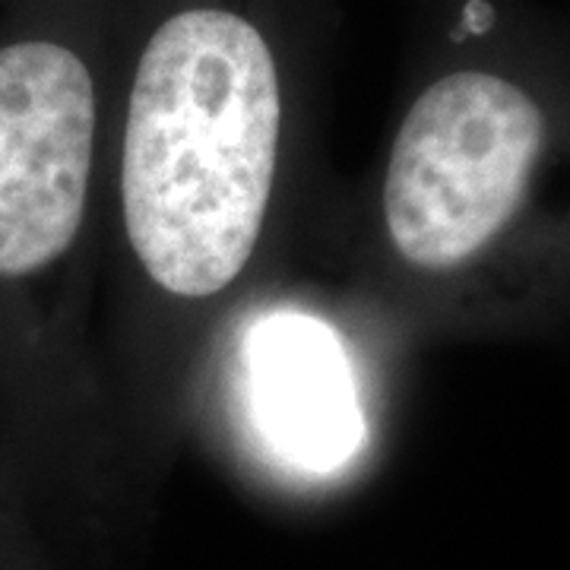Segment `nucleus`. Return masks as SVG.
<instances>
[{"label": "nucleus", "mask_w": 570, "mask_h": 570, "mask_svg": "<svg viewBox=\"0 0 570 570\" xmlns=\"http://www.w3.org/2000/svg\"><path fill=\"white\" fill-rule=\"evenodd\" d=\"M0 570H73L0 453Z\"/></svg>", "instance_id": "nucleus-3"}, {"label": "nucleus", "mask_w": 570, "mask_h": 570, "mask_svg": "<svg viewBox=\"0 0 570 570\" xmlns=\"http://www.w3.org/2000/svg\"><path fill=\"white\" fill-rule=\"evenodd\" d=\"M365 352L381 355L330 298L317 305L279 285L228 330L200 419L219 409L245 466L279 489H336L377 444L374 365L387 362L365 365Z\"/></svg>", "instance_id": "nucleus-2"}, {"label": "nucleus", "mask_w": 570, "mask_h": 570, "mask_svg": "<svg viewBox=\"0 0 570 570\" xmlns=\"http://www.w3.org/2000/svg\"><path fill=\"white\" fill-rule=\"evenodd\" d=\"M438 51L326 225L330 302L390 362L570 336V22L456 0Z\"/></svg>", "instance_id": "nucleus-1"}]
</instances>
